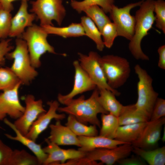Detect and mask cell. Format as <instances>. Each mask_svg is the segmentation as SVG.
<instances>
[{"instance_id":"obj_19","label":"cell","mask_w":165,"mask_h":165,"mask_svg":"<svg viewBox=\"0 0 165 165\" xmlns=\"http://www.w3.org/2000/svg\"><path fill=\"white\" fill-rule=\"evenodd\" d=\"M4 123L11 128L15 132V136L9 134H5V135L8 138L11 140L18 141L27 147L37 157L39 164H43L47 157L42 148L41 145L38 144L35 141L27 137L22 134L15 127L12 123L6 118L3 120Z\"/></svg>"},{"instance_id":"obj_23","label":"cell","mask_w":165,"mask_h":165,"mask_svg":"<svg viewBox=\"0 0 165 165\" xmlns=\"http://www.w3.org/2000/svg\"><path fill=\"white\" fill-rule=\"evenodd\" d=\"M98 100L103 108L108 113L118 117L123 107L111 91L105 89H99Z\"/></svg>"},{"instance_id":"obj_4","label":"cell","mask_w":165,"mask_h":165,"mask_svg":"<svg viewBox=\"0 0 165 165\" xmlns=\"http://www.w3.org/2000/svg\"><path fill=\"white\" fill-rule=\"evenodd\" d=\"M134 70L138 79L137 84L138 98L134 105L137 109L149 121L159 94L154 90L153 79L146 70L138 64L135 65Z\"/></svg>"},{"instance_id":"obj_45","label":"cell","mask_w":165,"mask_h":165,"mask_svg":"<svg viewBox=\"0 0 165 165\" xmlns=\"http://www.w3.org/2000/svg\"><path fill=\"white\" fill-rule=\"evenodd\" d=\"M1 90L0 88V90Z\"/></svg>"},{"instance_id":"obj_36","label":"cell","mask_w":165,"mask_h":165,"mask_svg":"<svg viewBox=\"0 0 165 165\" xmlns=\"http://www.w3.org/2000/svg\"><path fill=\"white\" fill-rule=\"evenodd\" d=\"M165 116V100L158 97L153 107L149 121L157 120Z\"/></svg>"},{"instance_id":"obj_26","label":"cell","mask_w":165,"mask_h":165,"mask_svg":"<svg viewBox=\"0 0 165 165\" xmlns=\"http://www.w3.org/2000/svg\"><path fill=\"white\" fill-rule=\"evenodd\" d=\"M65 126L68 127L77 136L91 137L98 135L97 126H87L79 121L75 116L69 115Z\"/></svg>"},{"instance_id":"obj_18","label":"cell","mask_w":165,"mask_h":165,"mask_svg":"<svg viewBox=\"0 0 165 165\" xmlns=\"http://www.w3.org/2000/svg\"><path fill=\"white\" fill-rule=\"evenodd\" d=\"M61 120H56L54 124L49 125V140L58 145H73L80 146L78 137L67 126L62 125Z\"/></svg>"},{"instance_id":"obj_13","label":"cell","mask_w":165,"mask_h":165,"mask_svg":"<svg viewBox=\"0 0 165 165\" xmlns=\"http://www.w3.org/2000/svg\"><path fill=\"white\" fill-rule=\"evenodd\" d=\"M73 64L75 69L73 88L68 94L64 95L59 94L57 96L58 101L64 105L66 102L74 98L77 95L94 90L97 87L94 83L81 67L79 61H75Z\"/></svg>"},{"instance_id":"obj_34","label":"cell","mask_w":165,"mask_h":165,"mask_svg":"<svg viewBox=\"0 0 165 165\" xmlns=\"http://www.w3.org/2000/svg\"><path fill=\"white\" fill-rule=\"evenodd\" d=\"M154 12L156 26L165 34V2L163 0L154 1Z\"/></svg>"},{"instance_id":"obj_7","label":"cell","mask_w":165,"mask_h":165,"mask_svg":"<svg viewBox=\"0 0 165 165\" xmlns=\"http://www.w3.org/2000/svg\"><path fill=\"white\" fill-rule=\"evenodd\" d=\"M133 146L130 143H125L112 148H97L86 152L84 156L79 159L81 165H112L129 156Z\"/></svg>"},{"instance_id":"obj_10","label":"cell","mask_w":165,"mask_h":165,"mask_svg":"<svg viewBox=\"0 0 165 165\" xmlns=\"http://www.w3.org/2000/svg\"><path fill=\"white\" fill-rule=\"evenodd\" d=\"M79 64L99 89H105L115 94L120 95L117 90L111 88L108 84L103 69L100 63L101 56L96 52L91 51L88 55L78 53Z\"/></svg>"},{"instance_id":"obj_21","label":"cell","mask_w":165,"mask_h":165,"mask_svg":"<svg viewBox=\"0 0 165 165\" xmlns=\"http://www.w3.org/2000/svg\"><path fill=\"white\" fill-rule=\"evenodd\" d=\"M148 122L119 126L114 139L124 143L132 144L138 138Z\"/></svg>"},{"instance_id":"obj_12","label":"cell","mask_w":165,"mask_h":165,"mask_svg":"<svg viewBox=\"0 0 165 165\" xmlns=\"http://www.w3.org/2000/svg\"><path fill=\"white\" fill-rule=\"evenodd\" d=\"M21 84L20 82L13 89L0 94V121L3 120L7 116L16 119L24 112L25 107L21 104L19 97Z\"/></svg>"},{"instance_id":"obj_2","label":"cell","mask_w":165,"mask_h":165,"mask_svg":"<svg viewBox=\"0 0 165 165\" xmlns=\"http://www.w3.org/2000/svg\"><path fill=\"white\" fill-rule=\"evenodd\" d=\"M154 2V0H144L136 12L134 33L130 40L128 47L132 56L137 60H149V57L143 52L141 43L155 20Z\"/></svg>"},{"instance_id":"obj_6","label":"cell","mask_w":165,"mask_h":165,"mask_svg":"<svg viewBox=\"0 0 165 165\" xmlns=\"http://www.w3.org/2000/svg\"><path fill=\"white\" fill-rule=\"evenodd\" d=\"M99 61L108 85L116 90L126 82L130 73V63L125 58L107 55L100 58Z\"/></svg>"},{"instance_id":"obj_40","label":"cell","mask_w":165,"mask_h":165,"mask_svg":"<svg viewBox=\"0 0 165 165\" xmlns=\"http://www.w3.org/2000/svg\"><path fill=\"white\" fill-rule=\"evenodd\" d=\"M159 55L158 65V67L163 69H165V45L159 47L157 50Z\"/></svg>"},{"instance_id":"obj_22","label":"cell","mask_w":165,"mask_h":165,"mask_svg":"<svg viewBox=\"0 0 165 165\" xmlns=\"http://www.w3.org/2000/svg\"><path fill=\"white\" fill-rule=\"evenodd\" d=\"M132 152L150 165H164L165 164V146L151 149L133 146Z\"/></svg>"},{"instance_id":"obj_8","label":"cell","mask_w":165,"mask_h":165,"mask_svg":"<svg viewBox=\"0 0 165 165\" xmlns=\"http://www.w3.org/2000/svg\"><path fill=\"white\" fill-rule=\"evenodd\" d=\"M30 3V11L39 20L41 26H53V20L61 25L66 14L62 0H36L31 1Z\"/></svg>"},{"instance_id":"obj_9","label":"cell","mask_w":165,"mask_h":165,"mask_svg":"<svg viewBox=\"0 0 165 165\" xmlns=\"http://www.w3.org/2000/svg\"><path fill=\"white\" fill-rule=\"evenodd\" d=\"M144 0L129 4L122 8H119L113 5L110 14V18L115 24L118 36L123 37L130 41L134 33L136 23L135 16H132L130 10L139 6Z\"/></svg>"},{"instance_id":"obj_20","label":"cell","mask_w":165,"mask_h":165,"mask_svg":"<svg viewBox=\"0 0 165 165\" xmlns=\"http://www.w3.org/2000/svg\"><path fill=\"white\" fill-rule=\"evenodd\" d=\"M80 146L78 149L85 152L99 148H112L124 143L100 135L78 136Z\"/></svg>"},{"instance_id":"obj_38","label":"cell","mask_w":165,"mask_h":165,"mask_svg":"<svg viewBox=\"0 0 165 165\" xmlns=\"http://www.w3.org/2000/svg\"><path fill=\"white\" fill-rule=\"evenodd\" d=\"M10 41V39H5L0 42V66L4 64L6 55L13 49Z\"/></svg>"},{"instance_id":"obj_17","label":"cell","mask_w":165,"mask_h":165,"mask_svg":"<svg viewBox=\"0 0 165 165\" xmlns=\"http://www.w3.org/2000/svg\"><path fill=\"white\" fill-rule=\"evenodd\" d=\"M28 0H21L19 9L14 16L12 17L9 35L10 37L20 38L25 29L31 26L35 18L33 13H29L28 10Z\"/></svg>"},{"instance_id":"obj_42","label":"cell","mask_w":165,"mask_h":165,"mask_svg":"<svg viewBox=\"0 0 165 165\" xmlns=\"http://www.w3.org/2000/svg\"><path fill=\"white\" fill-rule=\"evenodd\" d=\"M161 140L163 142H164L165 141V127L164 126L163 130V133L162 137L161 138Z\"/></svg>"},{"instance_id":"obj_11","label":"cell","mask_w":165,"mask_h":165,"mask_svg":"<svg viewBox=\"0 0 165 165\" xmlns=\"http://www.w3.org/2000/svg\"><path fill=\"white\" fill-rule=\"evenodd\" d=\"M25 110L22 115L16 119L13 124L23 135L28 133L34 122L41 114L46 111L44 109L41 99L35 100L34 96L27 95L25 98Z\"/></svg>"},{"instance_id":"obj_33","label":"cell","mask_w":165,"mask_h":165,"mask_svg":"<svg viewBox=\"0 0 165 165\" xmlns=\"http://www.w3.org/2000/svg\"><path fill=\"white\" fill-rule=\"evenodd\" d=\"M101 33L104 46L108 48H111L115 38L118 36L115 24L111 22L107 23L103 28Z\"/></svg>"},{"instance_id":"obj_27","label":"cell","mask_w":165,"mask_h":165,"mask_svg":"<svg viewBox=\"0 0 165 165\" xmlns=\"http://www.w3.org/2000/svg\"><path fill=\"white\" fill-rule=\"evenodd\" d=\"M81 23L86 36L95 43L97 48L99 51H102L105 46L101 38V32L94 22L87 16L81 18Z\"/></svg>"},{"instance_id":"obj_24","label":"cell","mask_w":165,"mask_h":165,"mask_svg":"<svg viewBox=\"0 0 165 165\" xmlns=\"http://www.w3.org/2000/svg\"><path fill=\"white\" fill-rule=\"evenodd\" d=\"M42 27L48 35H56L64 38L86 36L81 23H73L64 27H56L50 25Z\"/></svg>"},{"instance_id":"obj_16","label":"cell","mask_w":165,"mask_h":165,"mask_svg":"<svg viewBox=\"0 0 165 165\" xmlns=\"http://www.w3.org/2000/svg\"><path fill=\"white\" fill-rule=\"evenodd\" d=\"M165 117L153 121H149L138 139L131 144L133 146L151 149L156 146L161 138Z\"/></svg>"},{"instance_id":"obj_37","label":"cell","mask_w":165,"mask_h":165,"mask_svg":"<svg viewBox=\"0 0 165 165\" xmlns=\"http://www.w3.org/2000/svg\"><path fill=\"white\" fill-rule=\"evenodd\" d=\"M13 150L0 139V165H9Z\"/></svg>"},{"instance_id":"obj_28","label":"cell","mask_w":165,"mask_h":165,"mask_svg":"<svg viewBox=\"0 0 165 165\" xmlns=\"http://www.w3.org/2000/svg\"><path fill=\"white\" fill-rule=\"evenodd\" d=\"M101 127L99 135L111 139H114L119 126L117 117L110 113L101 114Z\"/></svg>"},{"instance_id":"obj_35","label":"cell","mask_w":165,"mask_h":165,"mask_svg":"<svg viewBox=\"0 0 165 165\" xmlns=\"http://www.w3.org/2000/svg\"><path fill=\"white\" fill-rule=\"evenodd\" d=\"M12 17L10 12L0 9V39L9 36Z\"/></svg>"},{"instance_id":"obj_15","label":"cell","mask_w":165,"mask_h":165,"mask_svg":"<svg viewBox=\"0 0 165 165\" xmlns=\"http://www.w3.org/2000/svg\"><path fill=\"white\" fill-rule=\"evenodd\" d=\"M45 141L47 145L43 149L47 157L43 165H63L68 160L82 157L86 153L79 149H62L47 138Z\"/></svg>"},{"instance_id":"obj_30","label":"cell","mask_w":165,"mask_h":165,"mask_svg":"<svg viewBox=\"0 0 165 165\" xmlns=\"http://www.w3.org/2000/svg\"><path fill=\"white\" fill-rule=\"evenodd\" d=\"M83 12L94 22L101 32L104 26L111 22L105 12L98 6H91L85 9Z\"/></svg>"},{"instance_id":"obj_25","label":"cell","mask_w":165,"mask_h":165,"mask_svg":"<svg viewBox=\"0 0 165 165\" xmlns=\"http://www.w3.org/2000/svg\"><path fill=\"white\" fill-rule=\"evenodd\" d=\"M118 118L119 126L149 121L145 116L137 109L134 104L123 106Z\"/></svg>"},{"instance_id":"obj_39","label":"cell","mask_w":165,"mask_h":165,"mask_svg":"<svg viewBox=\"0 0 165 165\" xmlns=\"http://www.w3.org/2000/svg\"><path fill=\"white\" fill-rule=\"evenodd\" d=\"M117 163L120 165H145V162L140 156H133L130 157H127L122 159Z\"/></svg>"},{"instance_id":"obj_32","label":"cell","mask_w":165,"mask_h":165,"mask_svg":"<svg viewBox=\"0 0 165 165\" xmlns=\"http://www.w3.org/2000/svg\"><path fill=\"white\" fill-rule=\"evenodd\" d=\"M20 82H21L10 68H0L1 90L4 91L12 89Z\"/></svg>"},{"instance_id":"obj_5","label":"cell","mask_w":165,"mask_h":165,"mask_svg":"<svg viewBox=\"0 0 165 165\" xmlns=\"http://www.w3.org/2000/svg\"><path fill=\"white\" fill-rule=\"evenodd\" d=\"M17 38L15 49L9 53L6 57L13 60L10 68L22 83L28 85L38 75V72L31 64L25 41L21 38Z\"/></svg>"},{"instance_id":"obj_43","label":"cell","mask_w":165,"mask_h":165,"mask_svg":"<svg viewBox=\"0 0 165 165\" xmlns=\"http://www.w3.org/2000/svg\"><path fill=\"white\" fill-rule=\"evenodd\" d=\"M1 8H2V6L1 4L0 3V9Z\"/></svg>"},{"instance_id":"obj_44","label":"cell","mask_w":165,"mask_h":165,"mask_svg":"<svg viewBox=\"0 0 165 165\" xmlns=\"http://www.w3.org/2000/svg\"><path fill=\"white\" fill-rule=\"evenodd\" d=\"M0 128H2V127H0Z\"/></svg>"},{"instance_id":"obj_31","label":"cell","mask_w":165,"mask_h":165,"mask_svg":"<svg viewBox=\"0 0 165 165\" xmlns=\"http://www.w3.org/2000/svg\"><path fill=\"white\" fill-rule=\"evenodd\" d=\"M39 165L37 157L25 150H13L9 165Z\"/></svg>"},{"instance_id":"obj_29","label":"cell","mask_w":165,"mask_h":165,"mask_svg":"<svg viewBox=\"0 0 165 165\" xmlns=\"http://www.w3.org/2000/svg\"><path fill=\"white\" fill-rule=\"evenodd\" d=\"M114 2V0H83L81 1L72 0L70 4L72 7L79 13L94 5L100 6L105 13H107L111 11Z\"/></svg>"},{"instance_id":"obj_41","label":"cell","mask_w":165,"mask_h":165,"mask_svg":"<svg viewBox=\"0 0 165 165\" xmlns=\"http://www.w3.org/2000/svg\"><path fill=\"white\" fill-rule=\"evenodd\" d=\"M17 0H0V3L2 9L11 12L14 8L13 2Z\"/></svg>"},{"instance_id":"obj_1","label":"cell","mask_w":165,"mask_h":165,"mask_svg":"<svg viewBox=\"0 0 165 165\" xmlns=\"http://www.w3.org/2000/svg\"><path fill=\"white\" fill-rule=\"evenodd\" d=\"M99 89L96 87L88 98L85 99L83 95L77 99L73 98L65 103V107H59L57 111L72 115L85 124L90 123L100 127L98 114L109 113L103 108L99 101Z\"/></svg>"},{"instance_id":"obj_14","label":"cell","mask_w":165,"mask_h":165,"mask_svg":"<svg viewBox=\"0 0 165 165\" xmlns=\"http://www.w3.org/2000/svg\"><path fill=\"white\" fill-rule=\"evenodd\" d=\"M47 104L49 106L48 111L38 116L28 133L25 135L35 141H36L39 135L47 129L53 119L61 120L66 117L64 114H58L57 112L60 105L58 101L54 100L48 101Z\"/></svg>"},{"instance_id":"obj_3","label":"cell","mask_w":165,"mask_h":165,"mask_svg":"<svg viewBox=\"0 0 165 165\" xmlns=\"http://www.w3.org/2000/svg\"><path fill=\"white\" fill-rule=\"evenodd\" d=\"M48 35L42 26L33 24L20 37L26 43L31 64L35 68L40 66V59L43 54L47 52L56 54L54 47L47 40Z\"/></svg>"}]
</instances>
